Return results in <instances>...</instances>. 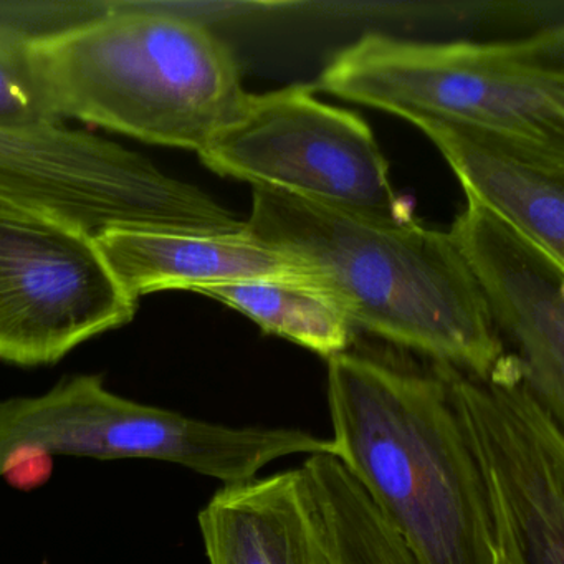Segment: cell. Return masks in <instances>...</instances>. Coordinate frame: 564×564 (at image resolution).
I'll return each mask as SVG.
<instances>
[{
    "label": "cell",
    "mask_w": 564,
    "mask_h": 564,
    "mask_svg": "<svg viewBox=\"0 0 564 564\" xmlns=\"http://www.w3.org/2000/svg\"><path fill=\"white\" fill-rule=\"evenodd\" d=\"M246 315L270 335L290 339L323 358L348 351L352 326L338 303L305 282L259 280L197 290Z\"/></svg>",
    "instance_id": "5bb4252c"
},
{
    "label": "cell",
    "mask_w": 564,
    "mask_h": 564,
    "mask_svg": "<svg viewBox=\"0 0 564 564\" xmlns=\"http://www.w3.org/2000/svg\"><path fill=\"white\" fill-rule=\"evenodd\" d=\"M318 90L402 120L468 124L564 148V29L495 44L366 34L323 68Z\"/></svg>",
    "instance_id": "277c9868"
},
{
    "label": "cell",
    "mask_w": 564,
    "mask_h": 564,
    "mask_svg": "<svg viewBox=\"0 0 564 564\" xmlns=\"http://www.w3.org/2000/svg\"><path fill=\"white\" fill-rule=\"evenodd\" d=\"M481 475L500 495L527 564H564L563 425L514 355L488 378L435 365Z\"/></svg>",
    "instance_id": "9c48e42d"
},
{
    "label": "cell",
    "mask_w": 564,
    "mask_h": 564,
    "mask_svg": "<svg viewBox=\"0 0 564 564\" xmlns=\"http://www.w3.org/2000/svg\"><path fill=\"white\" fill-rule=\"evenodd\" d=\"M485 485H487L491 527H494V564H527L500 495L490 481L485 480Z\"/></svg>",
    "instance_id": "e0dca14e"
},
{
    "label": "cell",
    "mask_w": 564,
    "mask_h": 564,
    "mask_svg": "<svg viewBox=\"0 0 564 564\" xmlns=\"http://www.w3.org/2000/svg\"><path fill=\"white\" fill-rule=\"evenodd\" d=\"M333 455L302 429L230 427L115 394L97 375L64 378L41 395L0 401V477L32 458H150L224 485L253 480L286 455Z\"/></svg>",
    "instance_id": "5b68a950"
},
{
    "label": "cell",
    "mask_w": 564,
    "mask_h": 564,
    "mask_svg": "<svg viewBox=\"0 0 564 564\" xmlns=\"http://www.w3.org/2000/svg\"><path fill=\"white\" fill-rule=\"evenodd\" d=\"M464 186L564 265V148L447 121L412 118Z\"/></svg>",
    "instance_id": "8fae6325"
},
{
    "label": "cell",
    "mask_w": 564,
    "mask_h": 564,
    "mask_svg": "<svg viewBox=\"0 0 564 564\" xmlns=\"http://www.w3.org/2000/svg\"><path fill=\"white\" fill-rule=\"evenodd\" d=\"M312 85L249 94L239 117L200 151L204 166L253 189L299 194L381 219H411L371 127L323 104Z\"/></svg>",
    "instance_id": "52a82bcc"
},
{
    "label": "cell",
    "mask_w": 564,
    "mask_h": 564,
    "mask_svg": "<svg viewBox=\"0 0 564 564\" xmlns=\"http://www.w3.org/2000/svg\"><path fill=\"white\" fill-rule=\"evenodd\" d=\"M328 361L335 457L417 564H494L490 501L441 376L359 352Z\"/></svg>",
    "instance_id": "3957f363"
},
{
    "label": "cell",
    "mask_w": 564,
    "mask_h": 564,
    "mask_svg": "<svg viewBox=\"0 0 564 564\" xmlns=\"http://www.w3.org/2000/svg\"><path fill=\"white\" fill-rule=\"evenodd\" d=\"M448 236L470 269L498 335L517 348L528 388L563 425V263L471 197Z\"/></svg>",
    "instance_id": "30bf717a"
},
{
    "label": "cell",
    "mask_w": 564,
    "mask_h": 564,
    "mask_svg": "<svg viewBox=\"0 0 564 564\" xmlns=\"http://www.w3.org/2000/svg\"><path fill=\"white\" fill-rule=\"evenodd\" d=\"M302 468L322 517L329 564H417L338 458L310 455Z\"/></svg>",
    "instance_id": "9a60e30c"
},
{
    "label": "cell",
    "mask_w": 564,
    "mask_h": 564,
    "mask_svg": "<svg viewBox=\"0 0 564 564\" xmlns=\"http://www.w3.org/2000/svg\"><path fill=\"white\" fill-rule=\"evenodd\" d=\"M246 232L305 265L352 328L475 378L507 355L448 232L275 189H253Z\"/></svg>",
    "instance_id": "6da1fadb"
},
{
    "label": "cell",
    "mask_w": 564,
    "mask_h": 564,
    "mask_svg": "<svg viewBox=\"0 0 564 564\" xmlns=\"http://www.w3.org/2000/svg\"><path fill=\"white\" fill-rule=\"evenodd\" d=\"M25 35L18 29L0 25V127H28L52 121L42 110L29 82L22 51Z\"/></svg>",
    "instance_id": "2e32d148"
},
{
    "label": "cell",
    "mask_w": 564,
    "mask_h": 564,
    "mask_svg": "<svg viewBox=\"0 0 564 564\" xmlns=\"http://www.w3.org/2000/svg\"><path fill=\"white\" fill-rule=\"evenodd\" d=\"M108 265L133 299L166 290L197 292L223 283L305 282L318 286L313 273L240 236H206L148 227H115L95 236Z\"/></svg>",
    "instance_id": "7c38bea8"
},
{
    "label": "cell",
    "mask_w": 564,
    "mask_h": 564,
    "mask_svg": "<svg viewBox=\"0 0 564 564\" xmlns=\"http://www.w3.org/2000/svg\"><path fill=\"white\" fill-rule=\"evenodd\" d=\"M0 204L55 217L91 236L148 227L240 236L246 223L150 158L65 123L0 127Z\"/></svg>",
    "instance_id": "8992f818"
},
{
    "label": "cell",
    "mask_w": 564,
    "mask_h": 564,
    "mask_svg": "<svg viewBox=\"0 0 564 564\" xmlns=\"http://www.w3.org/2000/svg\"><path fill=\"white\" fill-rule=\"evenodd\" d=\"M95 236L55 217L0 204V361L48 366L133 322Z\"/></svg>",
    "instance_id": "ba28073f"
},
{
    "label": "cell",
    "mask_w": 564,
    "mask_h": 564,
    "mask_svg": "<svg viewBox=\"0 0 564 564\" xmlns=\"http://www.w3.org/2000/svg\"><path fill=\"white\" fill-rule=\"evenodd\" d=\"M22 51L52 121L72 118L197 154L249 97L229 45L164 6L101 4L90 18L25 35Z\"/></svg>",
    "instance_id": "7a4b0ae2"
},
{
    "label": "cell",
    "mask_w": 564,
    "mask_h": 564,
    "mask_svg": "<svg viewBox=\"0 0 564 564\" xmlns=\"http://www.w3.org/2000/svg\"><path fill=\"white\" fill-rule=\"evenodd\" d=\"M197 521L209 564H329L302 467L224 485Z\"/></svg>",
    "instance_id": "4fadbf2b"
}]
</instances>
